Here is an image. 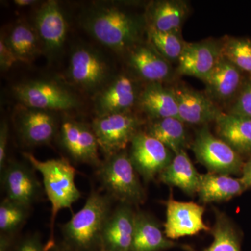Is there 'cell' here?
<instances>
[{"instance_id":"obj_1","label":"cell","mask_w":251,"mask_h":251,"mask_svg":"<svg viewBox=\"0 0 251 251\" xmlns=\"http://www.w3.org/2000/svg\"><path fill=\"white\" fill-rule=\"evenodd\" d=\"M86 30L109 49L124 52L140 44L146 27L145 16H136L114 6H98L82 18Z\"/></svg>"},{"instance_id":"obj_2","label":"cell","mask_w":251,"mask_h":251,"mask_svg":"<svg viewBox=\"0 0 251 251\" xmlns=\"http://www.w3.org/2000/svg\"><path fill=\"white\" fill-rule=\"evenodd\" d=\"M110 197L93 191L82 209L62 226L66 247L73 251H94L100 248L104 226L111 214Z\"/></svg>"},{"instance_id":"obj_3","label":"cell","mask_w":251,"mask_h":251,"mask_svg":"<svg viewBox=\"0 0 251 251\" xmlns=\"http://www.w3.org/2000/svg\"><path fill=\"white\" fill-rule=\"evenodd\" d=\"M23 154L43 176L44 190L52 206L51 238L48 247H52L54 226L57 214L63 209H72V204L82 196L75 184V169L64 158L41 161L30 153L24 152Z\"/></svg>"},{"instance_id":"obj_4","label":"cell","mask_w":251,"mask_h":251,"mask_svg":"<svg viewBox=\"0 0 251 251\" xmlns=\"http://www.w3.org/2000/svg\"><path fill=\"white\" fill-rule=\"evenodd\" d=\"M137 173L125 150L106 158L98 169L99 179L109 196L130 205L141 204L145 199Z\"/></svg>"},{"instance_id":"obj_5","label":"cell","mask_w":251,"mask_h":251,"mask_svg":"<svg viewBox=\"0 0 251 251\" xmlns=\"http://www.w3.org/2000/svg\"><path fill=\"white\" fill-rule=\"evenodd\" d=\"M197 161L209 173L223 175L242 173V157L224 140L213 134L208 125L197 130L192 145Z\"/></svg>"},{"instance_id":"obj_6","label":"cell","mask_w":251,"mask_h":251,"mask_svg":"<svg viewBox=\"0 0 251 251\" xmlns=\"http://www.w3.org/2000/svg\"><path fill=\"white\" fill-rule=\"evenodd\" d=\"M140 120L130 111L97 117L92 130L105 157L124 151L138 133Z\"/></svg>"},{"instance_id":"obj_7","label":"cell","mask_w":251,"mask_h":251,"mask_svg":"<svg viewBox=\"0 0 251 251\" xmlns=\"http://www.w3.org/2000/svg\"><path fill=\"white\" fill-rule=\"evenodd\" d=\"M13 91L22 105L29 108L50 112L64 111L76 108L78 105L74 94L49 81L23 82L14 86Z\"/></svg>"},{"instance_id":"obj_8","label":"cell","mask_w":251,"mask_h":251,"mask_svg":"<svg viewBox=\"0 0 251 251\" xmlns=\"http://www.w3.org/2000/svg\"><path fill=\"white\" fill-rule=\"evenodd\" d=\"M130 145V161L136 171L148 181L158 176L175 156L163 143L146 132H138Z\"/></svg>"},{"instance_id":"obj_9","label":"cell","mask_w":251,"mask_h":251,"mask_svg":"<svg viewBox=\"0 0 251 251\" xmlns=\"http://www.w3.org/2000/svg\"><path fill=\"white\" fill-rule=\"evenodd\" d=\"M204 206L193 202H179L172 195L166 202L164 232L170 239L193 236L201 231H211L203 220Z\"/></svg>"},{"instance_id":"obj_10","label":"cell","mask_w":251,"mask_h":251,"mask_svg":"<svg viewBox=\"0 0 251 251\" xmlns=\"http://www.w3.org/2000/svg\"><path fill=\"white\" fill-rule=\"evenodd\" d=\"M59 140L64 150L75 161L99 167V144L92 127L85 124L68 120L63 122Z\"/></svg>"},{"instance_id":"obj_11","label":"cell","mask_w":251,"mask_h":251,"mask_svg":"<svg viewBox=\"0 0 251 251\" xmlns=\"http://www.w3.org/2000/svg\"><path fill=\"white\" fill-rule=\"evenodd\" d=\"M15 125L20 138L29 146L47 145L57 131V120L52 112L23 105L15 112Z\"/></svg>"},{"instance_id":"obj_12","label":"cell","mask_w":251,"mask_h":251,"mask_svg":"<svg viewBox=\"0 0 251 251\" xmlns=\"http://www.w3.org/2000/svg\"><path fill=\"white\" fill-rule=\"evenodd\" d=\"M173 88L177 102L178 117L184 124L208 125L215 122L223 112L205 92L202 93L184 84Z\"/></svg>"},{"instance_id":"obj_13","label":"cell","mask_w":251,"mask_h":251,"mask_svg":"<svg viewBox=\"0 0 251 251\" xmlns=\"http://www.w3.org/2000/svg\"><path fill=\"white\" fill-rule=\"evenodd\" d=\"M69 76L75 85L87 90L103 85L109 75V68L103 57L90 48H77L69 63Z\"/></svg>"},{"instance_id":"obj_14","label":"cell","mask_w":251,"mask_h":251,"mask_svg":"<svg viewBox=\"0 0 251 251\" xmlns=\"http://www.w3.org/2000/svg\"><path fill=\"white\" fill-rule=\"evenodd\" d=\"M221 57V42L209 39L188 43L178 60L180 75L205 80Z\"/></svg>"},{"instance_id":"obj_15","label":"cell","mask_w":251,"mask_h":251,"mask_svg":"<svg viewBox=\"0 0 251 251\" xmlns=\"http://www.w3.org/2000/svg\"><path fill=\"white\" fill-rule=\"evenodd\" d=\"M244 73L221 56L215 67L202 81L205 94L219 104L234 101L245 83Z\"/></svg>"},{"instance_id":"obj_16","label":"cell","mask_w":251,"mask_h":251,"mask_svg":"<svg viewBox=\"0 0 251 251\" xmlns=\"http://www.w3.org/2000/svg\"><path fill=\"white\" fill-rule=\"evenodd\" d=\"M36 32L47 54L58 53L64 45L67 23L58 3L48 1L41 6L36 16Z\"/></svg>"},{"instance_id":"obj_17","label":"cell","mask_w":251,"mask_h":251,"mask_svg":"<svg viewBox=\"0 0 251 251\" xmlns=\"http://www.w3.org/2000/svg\"><path fill=\"white\" fill-rule=\"evenodd\" d=\"M1 182L7 198L30 208L41 193V186L29 167L20 162L6 165L1 171Z\"/></svg>"},{"instance_id":"obj_18","label":"cell","mask_w":251,"mask_h":251,"mask_svg":"<svg viewBox=\"0 0 251 251\" xmlns=\"http://www.w3.org/2000/svg\"><path fill=\"white\" fill-rule=\"evenodd\" d=\"M139 95L134 80L128 75H120L96 97L97 117L130 111Z\"/></svg>"},{"instance_id":"obj_19","label":"cell","mask_w":251,"mask_h":251,"mask_svg":"<svg viewBox=\"0 0 251 251\" xmlns=\"http://www.w3.org/2000/svg\"><path fill=\"white\" fill-rule=\"evenodd\" d=\"M135 216L130 204L122 203L111 213L104 226L100 248L110 251H131Z\"/></svg>"},{"instance_id":"obj_20","label":"cell","mask_w":251,"mask_h":251,"mask_svg":"<svg viewBox=\"0 0 251 251\" xmlns=\"http://www.w3.org/2000/svg\"><path fill=\"white\" fill-rule=\"evenodd\" d=\"M128 52L130 67L149 83H163L173 77L171 63L163 58L150 44L140 43Z\"/></svg>"},{"instance_id":"obj_21","label":"cell","mask_w":251,"mask_h":251,"mask_svg":"<svg viewBox=\"0 0 251 251\" xmlns=\"http://www.w3.org/2000/svg\"><path fill=\"white\" fill-rule=\"evenodd\" d=\"M188 3L181 0L153 1L147 8V28L162 32H181L189 14Z\"/></svg>"},{"instance_id":"obj_22","label":"cell","mask_w":251,"mask_h":251,"mask_svg":"<svg viewBox=\"0 0 251 251\" xmlns=\"http://www.w3.org/2000/svg\"><path fill=\"white\" fill-rule=\"evenodd\" d=\"M218 137L239 154L251 155V118L222 112L215 121Z\"/></svg>"},{"instance_id":"obj_23","label":"cell","mask_w":251,"mask_h":251,"mask_svg":"<svg viewBox=\"0 0 251 251\" xmlns=\"http://www.w3.org/2000/svg\"><path fill=\"white\" fill-rule=\"evenodd\" d=\"M138 103L140 109L152 120L178 117V106L173 87L163 83H149L140 92Z\"/></svg>"},{"instance_id":"obj_24","label":"cell","mask_w":251,"mask_h":251,"mask_svg":"<svg viewBox=\"0 0 251 251\" xmlns=\"http://www.w3.org/2000/svg\"><path fill=\"white\" fill-rule=\"evenodd\" d=\"M201 174L193 166L186 150L175 154L169 165L158 175L160 181L176 186L188 196L198 193Z\"/></svg>"},{"instance_id":"obj_25","label":"cell","mask_w":251,"mask_h":251,"mask_svg":"<svg viewBox=\"0 0 251 251\" xmlns=\"http://www.w3.org/2000/svg\"><path fill=\"white\" fill-rule=\"evenodd\" d=\"M247 190L240 178L209 173L201 174L198 190L200 201L204 204L224 202L242 194Z\"/></svg>"},{"instance_id":"obj_26","label":"cell","mask_w":251,"mask_h":251,"mask_svg":"<svg viewBox=\"0 0 251 251\" xmlns=\"http://www.w3.org/2000/svg\"><path fill=\"white\" fill-rule=\"evenodd\" d=\"M153 218L145 213H135L131 251H163L176 247Z\"/></svg>"},{"instance_id":"obj_27","label":"cell","mask_w":251,"mask_h":251,"mask_svg":"<svg viewBox=\"0 0 251 251\" xmlns=\"http://www.w3.org/2000/svg\"><path fill=\"white\" fill-rule=\"evenodd\" d=\"M146 133L163 143L174 154L185 150L187 145L185 124L177 117L152 120Z\"/></svg>"},{"instance_id":"obj_28","label":"cell","mask_w":251,"mask_h":251,"mask_svg":"<svg viewBox=\"0 0 251 251\" xmlns=\"http://www.w3.org/2000/svg\"><path fill=\"white\" fill-rule=\"evenodd\" d=\"M4 41L19 61L24 62H31L41 45L36 31L23 23L15 26Z\"/></svg>"},{"instance_id":"obj_29","label":"cell","mask_w":251,"mask_h":251,"mask_svg":"<svg viewBox=\"0 0 251 251\" xmlns=\"http://www.w3.org/2000/svg\"><path fill=\"white\" fill-rule=\"evenodd\" d=\"M210 232L214 240L209 247L201 251H241L240 238L227 216L216 211L215 224ZM186 249L197 251L189 247Z\"/></svg>"},{"instance_id":"obj_30","label":"cell","mask_w":251,"mask_h":251,"mask_svg":"<svg viewBox=\"0 0 251 251\" xmlns=\"http://www.w3.org/2000/svg\"><path fill=\"white\" fill-rule=\"evenodd\" d=\"M150 44L170 63L178 62L186 42L181 32H162L147 28Z\"/></svg>"},{"instance_id":"obj_31","label":"cell","mask_w":251,"mask_h":251,"mask_svg":"<svg viewBox=\"0 0 251 251\" xmlns=\"http://www.w3.org/2000/svg\"><path fill=\"white\" fill-rule=\"evenodd\" d=\"M221 56L251 77V40L227 37L221 42Z\"/></svg>"},{"instance_id":"obj_32","label":"cell","mask_w":251,"mask_h":251,"mask_svg":"<svg viewBox=\"0 0 251 251\" xmlns=\"http://www.w3.org/2000/svg\"><path fill=\"white\" fill-rule=\"evenodd\" d=\"M30 208L5 198L0 204L1 233L12 236L25 222Z\"/></svg>"},{"instance_id":"obj_33","label":"cell","mask_w":251,"mask_h":251,"mask_svg":"<svg viewBox=\"0 0 251 251\" xmlns=\"http://www.w3.org/2000/svg\"><path fill=\"white\" fill-rule=\"evenodd\" d=\"M229 112L251 118V77L246 81Z\"/></svg>"},{"instance_id":"obj_34","label":"cell","mask_w":251,"mask_h":251,"mask_svg":"<svg viewBox=\"0 0 251 251\" xmlns=\"http://www.w3.org/2000/svg\"><path fill=\"white\" fill-rule=\"evenodd\" d=\"M48 249L41 242L39 236L34 234L21 239L14 251H48Z\"/></svg>"},{"instance_id":"obj_35","label":"cell","mask_w":251,"mask_h":251,"mask_svg":"<svg viewBox=\"0 0 251 251\" xmlns=\"http://www.w3.org/2000/svg\"><path fill=\"white\" fill-rule=\"evenodd\" d=\"M19 59L5 42L4 38L0 40V67L1 71H7Z\"/></svg>"},{"instance_id":"obj_36","label":"cell","mask_w":251,"mask_h":251,"mask_svg":"<svg viewBox=\"0 0 251 251\" xmlns=\"http://www.w3.org/2000/svg\"><path fill=\"white\" fill-rule=\"evenodd\" d=\"M9 126L7 123L1 122L0 126V171H2L6 165V151H7Z\"/></svg>"},{"instance_id":"obj_37","label":"cell","mask_w":251,"mask_h":251,"mask_svg":"<svg viewBox=\"0 0 251 251\" xmlns=\"http://www.w3.org/2000/svg\"><path fill=\"white\" fill-rule=\"evenodd\" d=\"M240 179L247 189L251 188V158L244 163L242 168V177Z\"/></svg>"},{"instance_id":"obj_38","label":"cell","mask_w":251,"mask_h":251,"mask_svg":"<svg viewBox=\"0 0 251 251\" xmlns=\"http://www.w3.org/2000/svg\"><path fill=\"white\" fill-rule=\"evenodd\" d=\"M11 236L1 234L0 237V251H10L11 246Z\"/></svg>"},{"instance_id":"obj_39","label":"cell","mask_w":251,"mask_h":251,"mask_svg":"<svg viewBox=\"0 0 251 251\" xmlns=\"http://www.w3.org/2000/svg\"><path fill=\"white\" fill-rule=\"evenodd\" d=\"M14 4L18 6H27L36 4L35 0H15Z\"/></svg>"},{"instance_id":"obj_40","label":"cell","mask_w":251,"mask_h":251,"mask_svg":"<svg viewBox=\"0 0 251 251\" xmlns=\"http://www.w3.org/2000/svg\"><path fill=\"white\" fill-rule=\"evenodd\" d=\"M55 251H73L72 250H71L70 249H69L67 247H64L63 248H57V249H56Z\"/></svg>"},{"instance_id":"obj_41","label":"cell","mask_w":251,"mask_h":251,"mask_svg":"<svg viewBox=\"0 0 251 251\" xmlns=\"http://www.w3.org/2000/svg\"><path fill=\"white\" fill-rule=\"evenodd\" d=\"M94 251H110L108 250H106V249H103V248H100V249H97V250Z\"/></svg>"}]
</instances>
